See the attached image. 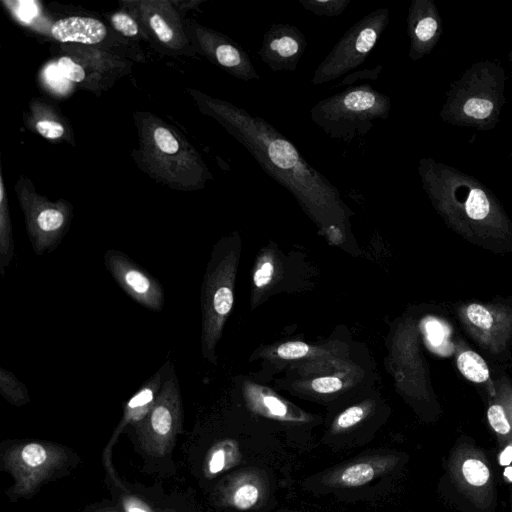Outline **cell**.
Wrapping results in <instances>:
<instances>
[{
  "label": "cell",
  "instance_id": "obj_1",
  "mask_svg": "<svg viewBox=\"0 0 512 512\" xmlns=\"http://www.w3.org/2000/svg\"><path fill=\"white\" fill-rule=\"evenodd\" d=\"M235 137L260 166L301 200H325L335 187L305 161L295 146L262 118L233 108L227 118Z\"/></svg>",
  "mask_w": 512,
  "mask_h": 512
},
{
  "label": "cell",
  "instance_id": "obj_2",
  "mask_svg": "<svg viewBox=\"0 0 512 512\" xmlns=\"http://www.w3.org/2000/svg\"><path fill=\"white\" fill-rule=\"evenodd\" d=\"M505 84L506 71L500 62L478 61L451 83L439 117L453 126L492 130L506 104Z\"/></svg>",
  "mask_w": 512,
  "mask_h": 512
},
{
  "label": "cell",
  "instance_id": "obj_3",
  "mask_svg": "<svg viewBox=\"0 0 512 512\" xmlns=\"http://www.w3.org/2000/svg\"><path fill=\"white\" fill-rule=\"evenodd\" d=\"M390 99L368 85L349 88L317 103L312 120L331 137L350 140L369 131L373 122L386 119Z\"/></svg>",
  "mask_w": 512,
  "mask_h": 512
},
{
  "label": "cell",
  "instance_id": "obj_4",
  "mask_svg": "<svg viewBox=\"0 0 512 512\" xmlns=\"http://www.w3.org/2000/svg\"><path fill=\"white\" fill-rule=\"evenodd\" d=\"M389 23V10L379 8L355 23L315 70L312 82L335 80L361 65Z\"/></svg>",
  "mask_w": 512,
  "mask_h": 512
},
{
  "label": "cell",
  "instance_id": "obj_5",
  "mask_svg": "<svg viewBox=\"0 0 512 512\" xmlns=\"http://www.w3.org/2000/svg\"><path fill=\"white\" fill-rule=\"evenodd\" d=\"M103 260L107 271L119 287L135 302L154 312L163 309V287L145 268L116 249H108Z\"/></svg>",
  "mask_w": 512,
  "mask_h": 512
},
{
  "label": "cell",
  "instance_id": "obj_6",
  "mask_svg": "<svg viewBox=\"0 0 512 512\" xmlns=\"http://www.w3.org/2000/svg\"><path fill=\"white\" fill-rule=\"evenodd\" d=\"M409 57L416 61L435 48L443 34V22L432 0H413L407 15Z\"/></svg>",
  "mask_w": 512,
  "mask_h": 512
},
{
  "label": "cell",
  "instance_id": "obj_7",
  "mask_svg": "<svg viewBox=\"0 0 512 512\" xmlns=\"http://www.w3.org/2000/svg\"><path fill=\"white\" fill-rule=\"evenodd\" d=\"M302 33L288 24H273L264 35L259 57L272 70H294L304 52Z\"/></svg>",
  "mask_w": 512,
  "mask_h": 512
},
{
  "label": "cell",
  "instance_id": "obj_8",
  "mask_svg": "<svg viewBox=\"0 0 512 512\" xmlns=\"http://www.w3.org/2000/svg\"><path fill=\"white\" fill-rule=\"evenodd\" d=\"M106 33L101 21L81 16L60 19L51 27L52 36L60 42L96 44L105 38Z\"/></svg>",
  "mask_w": 512,
  "mask_h": 512
},
{
  "label": "cell",
  "instance_id": "obj_9",
  "mask_svg": "<svg viewBox=\"0 0 512 512\" xmlns=\"http://www.w3.org/2000/svg\"><path fill=\"white\" fill-rule=\"evenodd\" d=\"M457 366L462 375L472 382L482 383L489 378L486 362L474 351L461 353L457 359Z\"/></svg>",
  "mask_w": 512,
  "mask_h": 512
},
{
  "label": "cell",
  "instance_id": "obj_10",
  "mask_svg": "<svg viewBox=\"0 0 512 512\" xmlns=\"http://www.w3.org/2000/svg\"><path fill=\"white\" fill-rule=\"evenodd\" d=\"M0 391L5 399L15 405L25 404L29 400L25 384L3 367L0 368Z\"/></svg>",
  "mask_w": 512,
  "mask_h": 512
},
{
  "label": "cell",
  "instance_id": "obj_11",
  "mask_svg": "<svg viewBox=\"0 0 512 512\" xmlns=\"http://www.w3.org/2000/svg\"><path fill=\"white\" fill-rule=\"evenodd\" d=\"M462 474L465 480L476 487L485 485L490 478L488 467L479 459L469 458L462 464Z\"/></svg>",
  "mask_w": 512,
  "mask_h": 512
},
{
  "label": "cell",
  "instance_id": "obj_12",
  "mask_svg": "<svg viewBox=\"0 0 512 512\" xmlns=\"http://www.w3.org/2000/svg\"><path fill=\"white\" fill-rule=\"evenodd\" d=\"M374 474V468L370 464H354L343 471L341 481L347 486H361L370 482Z\"/></svg>",
  "mask_w": 512,
  "mask_h": 512
},
{
  "label": "cell",
  "instance_id": "obj_13",
  "mask_svg": "<svg viewBox=\"0 0 512 512\" xmlns=\"http://www.w3.org/2000/svg\"><path fill=\"white\" fill-rule=\"evenodd\" d=\"M304 7L318 15L334 16L340 14L349 2L347 1H301Z\"/></svg>",
  "mask_w": 512,
  "mask_h": 512
},
{
  "label": "cell",
  "instance_id": "obj_14",
  "mask_svg": "<svg viewBox=\"0 0 512 512\" xmlns=\"http://www.w3.org/2000/svg\"><path fill=\"white\" fill-rule=\"evenodd\" d=\"M259 498L257 487L252 484L242 485L234 494L233 501L237 508L246 510L256 504Z\"/></svg>",
  "mask_w": 512,
  "mask_h": 512
},
{
  "label": "cell",
  "instance_id": "obj_15",
  "mask_svg": "<svg viewBox=\"0 0 512 512\" xmlns=\"http://www.w3.org/2000/svg\"><path fill=\"white\" fill-rule=\"evenodd\" d=\"M487 418L495 432L502 435L510 432L511 426L501 405L490 406L487 411Z\"/></svg>",
  "mask_w": 512,
  "mask_h": 512
},
{
  "label": "cell",
  "instance_id": "obj_16",
  "mask_svg": "<svg viewBox=\"0 0 512 512\" xmlns=\"http://www.w3.org/2000/svg\"><path fill=\"white\" fill-rule=\"evenodd\" d=\"M58 69L60 73L72 82H81L85 78V71L83 67L74 62L69 57H62L58 60Z\"/></svg>",
  "mask_w": 512,
  "mask_h": 512
},
{
  "label": "cell",
  "instance_id": "obj_17",
  "mask_svg": "<svg viewBox=\"0 0 512 512\" xmlns=\"http://www.w3.org/2000/svg\"><path fill=\"white\" fill-rule=\"evenodd\" d=\"M468 319L477 327L489 329L493 323L490 312L479 304H471L467 308Z\"/></svg>",
  "mask_w": 512,
  "mask_h": 512
},
{
  "label": "cell",
  "instance_id": "obj_18",
  "mask_svg": "<svg viewBox=\"0 0 512 512\" xmlns=\"http://www.w3.org/2000/svg\"><path fill=\"white\" fill-rule=\"evenodd\" d=\"M154 140L157 147L167 154H174L178 151L179 145L171 132L163 127H159L154 131Z\"/></svg>",
  "mask_w": 512,
  "mask_h": 512
},
{
  "label": "cell",
  "instance_id": "obj_19",
  "mask_svg": "<svg viewBox=\"0 0 512 512\" xmlns=\"http://www.w3.org/2000/svg\"><path fill=\"white\" fill-rule=\"evenodd\" d=\"M309 346L302 341H291L280 345L277 354L283 359H298L309 352Z\"/></svg>",
  "mask_w": 512,
  "mask_h": 512
},
{
  "label": "cell",
  "instance_id": "obj_20",
  "mask_svg": "<svg viewBox=\"0 0 512 512\" xmlns=\"http://www.w3.org/2000/svg\"><path fill=\"white\" fill-rule=\"evenodd\" d=\"M46 457L45 449L37 443H30L22 450L23 461L31 467L41 465L46 460Z\"/></svg>",
  "mask_w": 512,
  "mask_h": 512
},
{
  "label": "cell",
  "instance_id": "obj_21",
  "mask_svg": "<svg viewBox=\"0 0 512 512\" xmlns=\"http://www.w3.org/2000/svg\"><path fill=\"white\" fill-rule=\"evenodd\" d=\"M114 28L121 34L131 37L138 33L136 22L127 14L117 13L112 17Z\"/></svg>",
  "mask_w": 512,
  "mask_h": 512
},
{
  "label": "cell",
  "instance_id": "obj_22",
  "mask_svg": "<svg viewBox=\"0 0 512 512\" xmlns=\"http://www.w3.org/2000/svg\"><path fill=\"white\" fill-rule=\"evenodd\" d=\"M311 385L314 391L326 394L340 390L343 384L337 377L325 376L314 379Z\"/></svg>",
  "mask_w": 512,
  "mask_h": 512
},
{
  "label": "cell",
  "instance_id": "obj_23",
  "mask_svg": "<svg viewBox=\"0 0 512 512\" xmlns=\"http://www.w3.org/2000/svg\"><path fill=\"white\" fill-rule=\"evenodd\" d=\"M363 417L364 410L359 406H352L339 415L337 425L340 428H349L360 422Z\"/></svg>",
  "mask_w": 512,
  "mask_h": 512
},
{
  "label": "cell",
  "instance_id": "obj_24",
  "mask_svg": "<svg viewBox=\"0 0 512 512\" xmlns=\"http://www.w3.org/2000/svg\"><path fill=\"white\" fill-rule=\"evenodd\" d=\"M36 130L48 139H56L64 134V127L60 123L51 120L37 122Z\"/></svg>",
  "mask_w": 512,
  "mask_h": 512
},
{
  "label": "cell",
  "instance_id": "obj_25",
  "mask_svg": "<svg viewBox=\"0 0 512 512\" xmlns=\"http://www.w3.org/2000/svg\"><path fill=\"white\" fill-rule=\"evenodd\" d=\"M150 25L154 30L155 34L157 35V37L162 42L167 43L173 38L172 29L169 27L166 21L158 14H154L150 18Z\"/></svg>",
  "mask_w": 512,
  "mask_h": 512
},
{
  "label": "cell",
  "instance_id": "obj_26",
  "mask_svg": "<svg viewBox=\"0 0 512 512\" xmlns=\"http://www.w3.org/2000/svg\"><path fill=\"white\" fill-rule=\"evenodd\" d=\"M274 268L271 262H264L260 268L255 272L253 280L257 287L267 285L273 276Z\"/></svg>",
  "mask_w": 512,
  "mask_h": 512
},
{
  "label": "cell",
  "instance_id": "obj_27",
  "mask_svg": "<svg viewBox=\"0 0 512 512\" xmlns=\"http://www.w3.org/2000/svg\"><path fill=\"white\" fill-rule=\"evenodd\" d=\"M263 403L273 415L284 416L287 412L286 405L274 396H265Z\"/></svg>",
  "mask_w": 512,
  "mask_h": 512
},
{
  "label": "cell",
  "instance_id": "obj_28",
  "mask_svg": "<svg viewBox=\"0 0 512 512\" xmlns=\"http://www.w3.org/2000/svg\"><path fill=\"white\" fill-rule=\"evenodd\" d=\"M427 331L430 338V341L434 345H439L443 340V330L441 325L438 322H430L427 325Z\"/></svg>",
  "mask_w": 512,
  "mask_h": 512
},
{
  "label": "cell",
  "instance_id": "obj_29",
  "mask_svg": "<svg viewBox=\"0 0 512 512\" xmlns=\"http://www.w3.org/2000/svg\"><path fill=\"white\" fill-rule=\"evenodd\" d=\"M225 465V453L223 450L216 451L209 463V469L212 473H217L223 469Z\"/></svg>",
  "mask_w": 512,
  "mask_h": 512
},
{
  "label": "cell",
  "instance_id": "obj_30",
  "mask_svg": "<svg viewBox=\"0 0 512 512\" xmlns=\"http://www.w3.org/2000/svg\"><path fill=\"white\" fill-rule=\"evenodd\" d=\"M503 455H505V458H501V463L503 465L510 463L512 459V451L510 449H507Z\"/></svg>",
  "mask_w": 512,
  "mask_h": 512
},
{
  "label": "cell",
  "instance_id": "obj_31",
  "mask_svg": "<svg viewBox=\"0 0 512 512\" xmlns=\"http://www.w3.org/2000/svg\"><path fill=\"white\" fill-rule=\"evenodd\" d=\"M129 512H146V511L141 508H138V507H132L129 509Z\"/></svg>",
  "mask_w": 512,
  "mask_h": 512
},
{
  "label": "cell",
  "instance_id": "obj_32",
  "mask_svg": "<svg viewBox=\"0 0 512 512\" xmlns=\"http://www.w3.org/2000/svg\"><path fill=\"white\" fill-rule=\"evenodd\" d=\"M507 58L510 62H512V49L509 51Z\"/></svg>",
  "mask_w": 512,
  "mask_h": 512
}]
</instances>
